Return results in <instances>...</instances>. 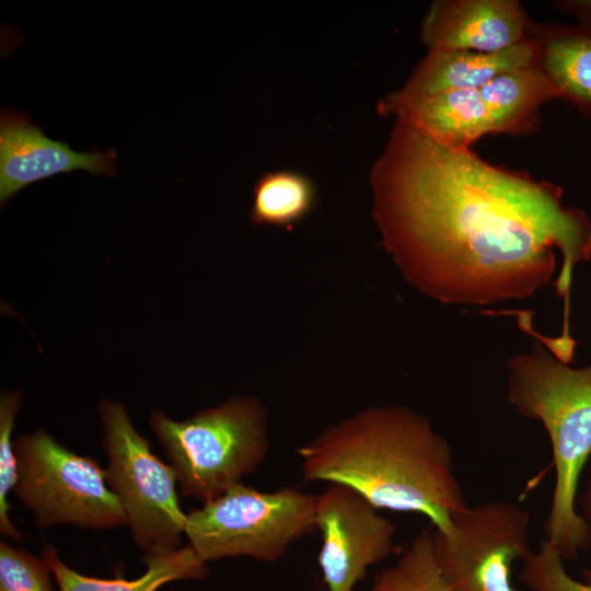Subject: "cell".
<instances>
[{
    "mask_svg": "<svg viewBox=\"0 0 591 591\" xmlns=\"http://www.w3.org/2000/svg\"><path fill=\"white\" fill-rule=\"evenodd\" d=\"M587 582L570 576L557 549L544 540L536 552L523 560L520 580L532 591H591V571Z\"/></svg>",
    "mask_w": 591,
    "mask_h": 591,
    "instance_id": "ffe728a7",
    "label": "cell"
},
{
    "mask_svg": "<svg viewBox=\"0 0 591 591\" xmlns=\"http://www.w3.org/2000/svg\"><path fill=\"white\" fill-rule=\"evenodd\" d=\"M317 561L327 591H352L395 548V524L350 487L329 483L316 495Z\"/></svg>",
    "mask_w": 591,
    "mask_h": 591,
    "instance_id": "9c48e42d",
    "label": "cell"
},
{
    "mask_svg": "<svg viewBox=\"0 0 591 591\" xmlns=\"http://www.w3.org/2000/svg\"><path fill=\"white\" fill-rule=\"evenodd\" d=\"M551 7L577 21V24L591 28V0H555Z\"/></svg>",
    "mask_w": 591,
    "mask_h": 591,
    "instance_id": "7402d4cb",
    "label": "cell"
},
{
    "mask_svg": "<svg viewBox=\"0 0 591 591\" xmlns=\"http://www.w3.org/2000/svg\"><path fill=\"white\" fill-rule=\"evenodd\" d=\"M371 591H453L437 559L434 531L421 530L379 573Z\"/></svg>",
    "mask_w": 591,
    "mask_h": 591,
    "instance_id": "ac0fdd59",
    "label": "cell"
},
{
    "mask_svg": "<svg viewBox=\"0 0 591 591\" xmlns=\"http://www.w3.org/2000/svg\"><path fill=\"white\" fill-rule=\"evenodd\" d=\"M22 405L20 391L2 392L0 396V532L2 535L21 541L22 536L15 529L9 514V494L16 484V455L12 432L16 414Z\"/></svg>",
    "mask_w": 591,
    "mask_h": 591,
    "instance_id": "d6986e66",
    "label": "cell"
},
{
    "mask_svg": "<svg viewBox=\"0 0 591 591\" xmlns=\"http://www.w3.org/2000/svg\"><path fill=\"white\" fill-rule=\"evenodd\" d=\"M43 558L53 572L59 591H157L178 580H198L207 576V563L187 545L164 556L146 561V571L135 579H103L81 575L66 565L51 547Z\"/></svg>",
    "mask_w": 591,
    "mask_h": 591,
    "instance_id": "2e32d148",
    "label": "cell"
},
{
    "mask_svg": "<svg viewBox=\"0 0 591 591\" xmlns=\"http://www.w3.org/2000/svg\"><path fill=\"white\" fill-rule=\"evenodd\" d=\"M530 514L517 503L490 500L457 514L449 534L434 530L436 554L453 591H518L514 561L530 554Z\"/></svg>",
    "mask_w": 591,
    "mask_h": 591,
    "instance_id": "ba28073f",
    "label": "cell"
},
{
    "mask_svg": "<svg viewBox=\"0 0 591 591\" xmlns=\"http://www.w3.org/2000/svg\"><path fill=\"white\" fill-rule=\"evenodd\" d=\"M507 399L547 432L555 485L544 523L546 540L565 561L591 545V530L577 511L580 476L591 456V358L573 368L536 341L508 361Z\"/></svg>",
    "mask_w": 591,
    "mask_h": 591,
    "instance_id": "3957f363",
    "label": "cell"
},
{
    "mask_svg": "<svg viewBox=\"0 0 591 591\" xmlns=\"http://www.w3.org/2000/svg\"><path fill=\"white\" fill-rule=\"evenodd\" d=\"M14 451L18 472L13 493L34 514L37 525L112 529L126 524L106 471L93 457L70 451L42 429L19 436Z\"/></svg>",
    "mask_w": 591,
    "mask_h": 591,
    "instance_id": "52a82bcc",
    "label": "cell"
},
{
    "mask_svg": "<svg viewBox=\"0 0 591 591\" xmlns=\"http://www.w3.org/2000/svg\"><path fill=\"white\" fill-rule=\"evenodd\" d=\"M380 115H394L418 128L436 142L471 148L493 134L491 120L479 90H451L386 107Z\"/></svg>",
    "mask_w": 591,
    "mask_h": 591,
    "instance_id": "5bb4252c",
    "label": "cell"
},
{
    "mask_svg": "<svg viewBox=\"0 0 591 591\" xmlns=\"http://www.w3.org/2000/svg\"><path fill=\"white\" fill-rule=\"evenodd\" d=\"M315 200V186L305 175L288 170L268 172L254 185L250 217L258 225L289 228L312 211Z\"/></svg>",
    "mask_w": 591,
    "mask_h": 591,
    "instance_id": "e0dca14e",
    "label": "cell"
},
{
    "mask_svg": "<svg viewBox=\"0 0 591 591\" xmlns=\"http://www.w3.org/2000/svg\"><path fill=\"white\" fill-rule=\"evenodd\" d=\"M100 414L107 484L124 509L143 563L176 551L187 513L178 501L174 470L152 452L121 403L102 401Z\"/></svg>",
    "mask_w": 591,
    "mask_h": 591,
    "instance_id": "8992f818",
    "label": "cell"
},
{
    "mask_svg": "<svg viewBox=\"0 0 591 591\" xmlns=\"http://www.w3.org/2000/svg\"><path fill=\"white\" fill-rule=\"evenodd\" d=\"M526 37L535 66L556 91L591 120V28L579 24L530 22Z\"/></svg>",
    "mask_w": 591,
    "mask_h": 591,
    "instance_id": "4fadbf2b",
    "label": "cell"
},
{
    "mask_svg": "<svg viewBox=\"0 0 591 591\" xmlns=\"http://www.w3.org/2000/svg\"><path fill=\"white\" fill-rule=\"evenodd\" d=\"M116 151L77 152L53 140L32 124L27 113L5 109L0 115V201L56 174L83 170L111 177L117 173Z\"/></svg>",
    "mask_w": 591,
    "mask_h": 591,
    "instance_id": "30bf717a",
    "label": "cell"
},
{
    "mask_svg": "<svg viewBox=\"0 0 591 591\" xmlns=\"http://www.w3.org/2000/svg\"><path fill=\"white\" fill-rule=\"evenodd\" d=\"M579 513L591 530V465H590V471H589L588 483L581 498Z\"/></svg>",
    "mask_w": 591,
    "mask_h": 591,
    "instance_id": "603a6c76",
    "label": "cell"
},
{
    "mask_svg": "<svg viewBox=\"0 0 591 591\" xmlns=\"http://www.w3.org/2000/svg\"><path fill=\"white\" fill-rule=\"evenodd\" d=\"M373 216L404 277L445 304H493L554 281L569 332L573 269L591 259V220L560 186L440 144L396 118L371 171Z\"/></svg>",
    "mask_w": 591,
    "mask_h": 591,
    "instance_id": "6da1fadb",
    "label": "cell"
},
{
    "mask_svg": "<svg viewBox=\"0 0 591 591\" xmlns=\"http://www.w3.org/2000/svg\"><path fill=\"white\" fill-rule=\"evenodd\" d=\"M44 558L0 543V591H55Z\"/></svg>",
    "mask_w": 591,
    "mask_h": 591,
    "instance_id": "44dd1931",
    "label": "cell"
},
{
    "mask_svg": "<svg viewBox=\"0 0 591 591\" xmlns=\"http://www.w3.org/2000/svg\"><path fill=\"white\" fill-rule=\"evenodd\" d=\"M316 495L297 486L263 491L240 483L187 513L184 535L205 563L246 556L279 560L316 530Z\"/></svg>",
    "mask_w": 591,
    "mask_h": 591,
    "instance_id": "5b68a950",
    "label": "cell"
},
{
    "mask_svg": "<svg viewBox=\"0 0 591 591\" xmlns=\"http://www.w3.org/2000/svg\"><path fill=\"white\" fill-rule=\"evenodd\" d=\"M304 482L352 488L376 509L415 512L441 534L468 507L452 451L429 419L404 406L372 407L297 449Z\"/></svg>",
    "mask_w": 591,
    "mask_h": 591,
    "instance_id": "7a4b0ae2",
    "label": "cell"
},
{
    "mask_svg": "<svg viewBox=\"0 0 591 591\" xmlns=\"http://www.w3.org/2000/svg\"><path fill=\"white\" fill-rule=\"evenodd\" d=\"M534 62L535 48L529 38L497 53L430 49L405 84L378 103L376 111L445 91L479 90L497 76Z\"/></svg>",
    "mask_w": 591,
    "mask_h": 591,
    "instance_id": "7c38bea8",
    "label": "cell"
},
{
    "mask_svg": "<svg viewBox=\"0 0 591 591\" xmlns=\"http://www.w3.org/2000/svg\"><path fill=\"white\" fill-rule=\"evenodd\" d=\"M490 116L493 134L528 136L540 125L543 104L556 91L535 63L503 72L479 89Z\"/></svg>",
    "mask_w": 591,
    "mask_h": 591,
    "instance_id": "9a60e30c",
    "label": "cell"
},
{
    "mask_svg": "<svg viewBox=\"0 0 591 591\" xmlns=\"http://www.w3.org/2000/svg\"><path fill=\"white\" fill-rule=\"evenodd\" d=\"M530 22L515 0H438L425 15L420 35L428 50L497 53L525 40Z\"/></svg>",
    "mask_w": 591,
    "mask_h": 591,
    "instance_id": "8fae6325",
    "label": "cell"
},
{
    "mask_svg": "<svg viewBox=\"0 0 591 591\" xmlns=\"http://www.w3.org/2000/svg\"><path fill=\"white\" fill-rule=\"evenodd\" d=\"M150 427L175 472L181 493L201 503L243 483L269 451L267 410L254 397H233L185 420L154 410Z\"/></svg>",
    "mask_w": 591,
    "mask_h": 591,
    "instance_id": "277c9868",
    "label": "cell"
}]
</instances>
